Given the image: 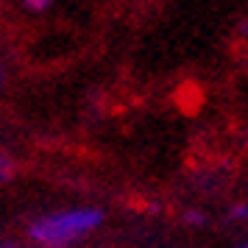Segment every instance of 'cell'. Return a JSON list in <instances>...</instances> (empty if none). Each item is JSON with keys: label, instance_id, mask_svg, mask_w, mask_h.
<instances>
[{"label": "cell", "instance_id": "obj_1", "mask_svg": "<svg viewBox=\"0 0 248 248\" xmlns=\"http://www.w3.org/2000/svg\"><path fill=\"white\" fill-rule=\"evenodd\" d=\"M101 223H103V212L98 206H70V209L47 212L28 220L25 234L34 246L67 248L73 243L84 240V237H90Z\"/></svg>", "mask_w": 248, "mask_h": 248}, {"label": "cell", "instance_id": "obj_2", "mask_svg": "<svg viewBox=\"0 0 248 248\" xmlns=\"http://www.w3.org/2000/svg\"><path fill=\"white\" fill-rule=\"evenodd\" d=\"M206 220H209V217H206L201 209H187V212H184V223L192 226V229H203Z\"/></svg>", "mask_w": 248, "mask_h": 248}, {"label": "cell", "instance_id": "obj_3", "mask_svg": "<svg viewBox=\"0 0 248 248\" xmlns=\"http://www.w3.org/2000/svg\"><path fill=\"white\" fill-rule=\"evenodd\" d=\"M226 220H232V223H246L248 220V203H234V206L226 212Z\"/></svg>", "mask_w": 248, "mask_h": 248}, {"label": "cell", "instance_id": "obj_4", "mask_svg": "<svg viewBox=\"0 0 248 248\" xmlns=\"http://www.w3.org/2000/svg\"><path fill=\"white\" fill-rule=\"evenodd\" d=\"M53 3H56V0H23V6L28 12H47Z\"/></svg>", "mask_w": 248, "mask_h": 248}, {"label": "cell", "instance_id": "obj_5", "mask_svg": "<svg viewBox=\"0 0 248 248\" xmlns=\"http://www.w3.org/2000/svg\"><path fill=\"white\" fill-rule=\"evenodd\" d=\"M3 248H42V246H17V243H6Z\"/></svg>", "mask_w": 248, "mask_h": 248}, {"label": "cell", "instance_id": "obj_6", "mask_svg": "<svg viewBox=\"0 0 248 248\" xmlns=\"http://www.w3.org/2000/svg\"><path fill=\"white\" fill-rule=\"evenodd\" d=\"M240 34H243V36H248V17L243 20V23H240Z\"/></svg>", "mask_w": 248, "mask_h": 248}, {"label": "cell", "instance_id": "obj_7", "mask_svg": "<svg viewBox=\"0 0 248 248\" xmlns=\"http://www.w3.org/2000/svg\"><path fill=\"white\" fill-rule=\"evenodd\" d=\"M237 248H248V243H240V246H237Z\"/></svg>", "mask_w": 248, "mask_h": 248}]
</instances>
